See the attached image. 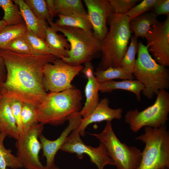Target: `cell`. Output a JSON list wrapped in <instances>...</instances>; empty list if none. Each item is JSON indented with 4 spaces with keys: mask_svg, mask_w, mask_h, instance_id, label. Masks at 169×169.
I'll return each mask as SVG.
<instances>
[{
    "mask_svg": "<svg viewBox=\"0 0 169 169\" xmlns=\"http://www.w3.org/2000/svg\"><path fill=\"white\" fill-rule=\"evenodd\" d=\"M27 30L25 23L4 27L0 31V49H4L12 40L24 36Z\"/></svg>",
    "mask_w": 169,
    "mask_h": 169,
    "instance_id": "obj_24",
    "label": "cell"
},
{
    "mask_svg": "<svg viewBox=\"0 0 169 169\" xmlns=\"http://www.w3.org/2000/svg\"><path fill=\"white\" fill-rule=\"evenodd\" d=\"M137 38L134 35L131 37L130 45L121 62V67L132 74L136 62L135 56L138 52Z\"/></svg>",
    "mask_w": 169,
    "mask_h": 169,
    "instance_id": "obj_28",
    "label": "cell"
},
{
    "mask_svg": "<svg viewBox=\"0 0 169 169\" xmlns=\"http://www.w3.org/2000/svg\"><path fill=\"white\" fill-rule=\"evenodd\" d=\"M105 146L116 169H138L142 152L137 147L122 143L116 136L111 121H106L103 131L99 133L90 134Z\"/></svg>",
    "mask_w": 169,
    "mask_h": 169,
    "instance_id": "obj_7",
    "label": "cell"
},
{
    "mask_svg": "<svg viewBox=\"0 0 169 169\" xmlns=\"http://www.w3.org/2000/svg\"><path fill=\"white\" fill-rule=\"evenodd\" d=\"M7 99L9 102L12 112L15 119L20 135L22 132L21 114L23 103L18 100Z\"/></svg>",
    "mask_w": 169,
    "mask_h": 169,
    "instance_id": "obj_35",
    "label": "cell"
},
{
    "mask_svg": "<svg viewBox=\"0 0 169 169\" xmlns=\"http://www.w3.org/2000/svg\"><path fill=\"white\" fill-rule=\"evenodd\" d=\"M8 136L4 132L0 133V169H7L9 167L13 169L23 168L17 156L11 153L10 150L7 149L3 145V141Z\"/></svg>",
    "mask_w": 169,
    "mask_h": 169,
    "instance_id": "obj_26",
    "label": "cell"
},
{
    "mask_svg": "<svg viewBox=\"0 0 169 169\" xmlns=\"http://www.w3.org/2000/svg\"><path fill=\"white\" fill-rule=\"evenodd\" d=\"M80 72L88 79L85 88L86 101L84 106L79 111L82 118L88 117L93 111L99 101V87L100 83L94 75L93 65L91 62L84 64Z\"/></svg>",
    "mask_w": 169,
    "mask_h": 169,
    "instance_id": "obj_15",
    "label": "cell"
},
{
    "mask_svg": "<svg viewBox=\"0 0 169 169\" xmlns=\"http://www.w3.org/2000/svg\"><path fill=\"white\" fill-rule=\"evenodd\" d=\"M44 125L39 123L33 125L20 135L16 142L17 156L23 167L26 169H45L39 156L42 149L39 137L44 129Z\"/></svg>",
    "mask_w": 169,
    "mask_h": 169,
    "instance_id": "obj_9",
    "label": "cell"
},
{
    "mask_svg": "<svg viewBox=\"0 0 169 169\" xmlns=\"http://www.w3.org/2000/svg\"><path fill=\"white\" fill-rule=\"evenodd\" d=\"M109 29L101 41V59L98 67L103 70L121 67L122 59L131 36L129 20L125 14L113 13L108 18Z\"/></svg>",
    "mask_w": 169,
    "mask_h": 169,
    "instance_id": "obj_2",
    "label": "cell"
},
{
    "mask_svg": "<svg viewBox=\"0 0 169 169\" xmlns=\"http://www.w3.org/2000/svg\"><path fill=\"white\" fill-rule=\"evenodd\" d=\"M78 127L68 136L60 150L64 151L75 153L79 159L83 157V154L87 155L91 162L98 169H104L107 165H114L112 159L109 157L104 144L100 142L97 147L85 144L80 137Z\"/></svg>",
    "mask_w": 169,
    "mask_h": 169,
    "instance_id": "obj_11",
    "label": "cell"
},
{
    "mask_svg": "<svg viewBox=\"0 0 169 169\" xmlns=\"http://www.w3.org/2000/svg\"><path fill=\"white\" fill-rule=\"evenodd\" d=\"M6 25H7V24L3 20H0V31Z\"/></svg>",
    "mask_w": 169,
    "mask_h": 169,
    "instance_id": "obj_39",
    "label": "cell"
},
{
    "mask_svg": "<svg viewBox=\"0 0 169 169\" xmlns=\"http://www.w3.org/2000/svg\"><path fill=\"white\" fill-rule=\"evenodd\" d=\"M21 120L22 129V134L26 132L33 125L39 123L37 108L29 104L23 103Z\"/></svg>",
    "mask_w": 169,
    "mask_h": 169,
    "instance_id": "obj_29",
    "label": "cell"
},
{
    "mask_svg": "<svg viewBox=\"0 0 169 169\" xmlns=\"http://www.w3.org/2000/svg\"><path fill=\"white\" fill-rule=\"evenodd\" d=\"M109 100L106 97L101 99L93 112L87 117L82 118L78 127L80 136L85 135V129L90 124L103 121H111L114 119H120L122 117L121 108L113 109L109 106Z\"/></svg>",
    "mask_w": 169,
    "mask_h": 169,
    "instance_id": "obj_16",
    "label": "cell"
},
{
    "mask_svg": "<svg viewBox=\"0 0 169 169\" xmlns=\"http://www.w3.org/2000/svg\"><path fill=\"white\" fill-rule=\"evenodd\" d=\"M145 38L148 50L157 63L169 66V16L163 21L157 20L151 27Z\"/></svg>",
    "mask_w": 169,
    "mask_h": 169,
    "instance_id": "obj_12",
    "label": "cell"
},
{
    "mask_svg": "<svg viewBox=\"0 0 169 169\" xmlns=\"http://www.w3.org/2000/svg\"><path fill=\"white\" fill-rule=\"evenodd\" d=\"M157 17L152 12H148L133 18L129 24L131 32L137 38H144L151 26L158 20Z\"/></svg>",
    "mask_w": 169,
    "mask_h": 169,
    "instance_id": "obj_21",
    "label": "cell"
},
{
    "mask_svg": "<svg viewBox=\"0 0 169 169\" xmlns=\"http://www.w3.org/2000/svg\"><path fill=\"white\" fill-rule=\"evenodd\" d=\"M29 6L34 14L40 20L46 21H52L48 10L47 5L45 0H24Z\"/></svg>",
    "mask_w": 169,
    "mask_h": 169,
    "instance_id": "obj_32",
    "label": "cell"
},
{
    "mask_svg": "<svg viewBox=\"0 0 169 169\" xmlns=\"http://www.w3.org/2000/svg\"><path fill=\"white\" fill-rule=\"evenodd\" d=\"M94 75L100 84L115 79L123 80L134 79L133 75L128 73L121 67H109L103 70L98 67L94 72Z\"/></svg>",
    "mask_w": 169,
    "mask_h": 169,
    "instance_id": "obj_23",
    "label": "cell"
},
{
    "mask_svg": "<svg viewBox=\"0 0 169 169\" xmlns=\"http://www.w3.org/2000/svg\"><path fill=\"white\" fill-rule=\"evenodd\" d=\"M161 0H144L135 5L125 14L128 17L129 22L133 18L144 13L151 11L152 9Z\"/></svg>",
    "mask_w": 169,
    "mask_h": 169,
    "instance_id": "obj_33",
    "label": "cell"
},
{
    "mask_svg": "<svg viewBox=\"0 0 169 169\" xmlns=\"http://www.w3.org/2000/svg\"><path fill=\"white\" fill-rule=\"evenodd\" d=\"M47 21L56 32L59 31L63 33L69 43L70 49L67 51L68 57L61 59L67 64L79 66L101 57V41L95 36L93 31L59 26L51 20Z\"/></svg>",
    "mask_w": 169,
    "mask_h": 169,
    "instance_id": "obj_4",
    "label": "cell"
},
{
    "mask_svg": "<svg viewBox=\"0 0 169 169\" xmlns=\"http://www.w3.org/2000/svg\"><path fill=\"white\" fill-rule=\"evenodd\" d=\"M55 23L59 26H67L93 31L92 27L86 13H75L68 15H58Z\"/></svg>",
    "mask_w": 169,
    "mask_h": 169,
    "instance_id": "obj_22",
    "label": "cell"
},
{
    "mask_svg": "<svg viewBox=\"0 0 169 169\" xmlns=\"http://www.w3.org/2000/svg\"><path fill=\"white\" fill-rule=\"evenodd\" d=\"M24 36L38 55H53L52 51L45 41L31 31L27 30Z\"/></svg>",
    "mask_w": 169,
    "mask_h": 169,
    "instance_id": "obj_30",
    "label": "cell"
},
{
    "mask_svg": "<svg viewBox=\"0 0 169 169\" xmlns=\"http://www.w3.org/2000/svg\"><path fill=\"white\" fill-rule=\"evenodd\" d=\"M82 96L74 87L60 92L47 94L37 108L39 123L58 125L63 124L81 110Z\"/></svg>",
    "mask_w": 169,
    "mask_h": 169,
    "instance_id": "obj_3",
    "label": "cell"
},
{
    "mask_svg": "<svg viewBox=\"0 0 169 169\" xmlns=\"http://www.w3.org/2000/svg\"><path fill=\"white\" fill-rule=\"evenodd\" d=\"M95 36L101 41L108 32L107 20L114 11L108 0H84Z\"/></svg>",
    "mask_w": 169,
    "mask_h": 169,
    "instance_id": "obj_13",
    "label": "cell"
},
{
    "mask_svg": "<svg viewBox=\"0 0 169 169\" xmlns=\"http://www.w3.org/2000/svg\"><path fill=\"white\" fill-rule=\"evenodd\" d=\"M150 12L157 16L161 15H166V16H169V0H161Z\"/></svg>",
    "mask_w": 169,
    "mask_h": 169,
    "instance_id": "obj_36",
    "label": "cell"
},
{
    "mask_svg": "<svg viewBox=\"0 0 169 169\" xmlns=\"http://www.w3.org/2000/svg\"><path fill=\"white\" fill-rule=\"evenodd\" d=\"M51 169H60L59 167L57 166H56L55 165Z\"/></svg>",
    "mask_w": 169,
    "mask_h": 169,
    "instance_id": "obj_40",
    "label": "cell"
},
{
    "mask_svg": "<svg viewBox=\"0 0 169 169\" xmlns=\"http://www.w3.org/2000/svg\"><path fill=\"white\" fill-rule=\"evenodd\" d=\"M48 10L51 17L53 18L56 15L54 6V0H46Z\"/></svg>",
    "mask_w": 169,
    "mask_h": 169,
    "instance_id": "obj_37",
    "label": "cell"
},
{
    "mask_svg": "<svg viewBox=\"0 0 169 169\" xmlns=\"http://www.w3.org/2000/svg\"><path fill=\"white\" fill-rule=\"evenodd\" d=\"M5 70L6 69L5 65L2 59L0 57V74L4 76Z\"/></svg>",
    "mask_w": 169,
    "mask_h": 169,
    "instance_id": "obj_38",
    "label": "cell"
},
{
    "mask_svg": "<svg viewBox=\"0 0 169 169\" xmlns=\"http://www.w3.org/2000/svg\"><path fill=\"white\" fill-rule=\"evenodd\" d=\"M144 88L143 84L136 79L124 80L121 81H115L113 80H108L99 84V91L102 93H109L116 90H122L133 93L137 101H141V93Z\"/></svg>",
    "mask_w": 169,
    "mask_h": 169,
    "instance_id": "obj_19",
    "label": "cell"
},
{
    "mask_svg": "<svg viewBox=\"0 0 169 169\" xmlns=\"http://www.w3.org/2000/svg\"><path fill=\"white\" fill-rule=\"evenodd\" d=\"M115 13L125 14L141 0H108Z\"/></svg>",
    "mask_w": 169,
    "mask_h": 169,
    "instance_id": "obj_34",
    "label": "cell"
},
{
    "mask_svg": "<svg viewBox=\"0 0 169 169\" xmlns=\"http://www.w3.org/2000/svg\"><path fill=\"white\" fill-rule=\"evenodd\" d=\"M44 68L43 83L46 91L60 92L72 88L71 82L83 67L82 65H70L62 59L57 58Z\"/></svg>",
    "mask_w": 169,
    "mask_h": 169,
    "instance_id": "obj_10",
    "label": "cell"
},
{
    "mask_svg": "<svg viewBox=\"0 0 169 169\" xmlns=\"http://www.w3.org/2000/svg\"><path fill=\"white\" fill-rule=\"evenodd\" d=\"M1 132V127H0V133Z\"/></svg>",
    "mask_w": 169,
    "mask_h": 169,
    "instance_id": "obj_41",
    "label": "cell"
},
{
    "mask_svg": "<svg viewBox=\"0 0 169 169\" xmlns=\"http://www.w3.org/2000/svg\"><path fill=\"white\" fill-rule=\"evenodd\" d=\"M148 48L141 41L138 42V55L132 74L143 85V95L151 99L160 90L169 89V71L167 67L156 62Z\"/></svg>",
    "mask_w": 169,
    "mask_h": 169,
    "instance_id": "obj_5",
    "label": "cell"
},
{
    "mask_svg": "<svg viewBox=\"0 0 169 169\" xmlns=\"http://www.w3.org/2000/svg\"><path fill=\"white\" fill-rule=\"evenodd\" d=\"M0 8L4 11L3 18L7 25H13L24 23L18 6L11 0H0Z\"/></svg>",
    "mask_w": 169,
    "mask_h": 169,
    "instance_id": "obj_25",
    "label": "cell"
},
{
    "mask_svg": "<svg viewBox=\"0 0 169 169\" xmlns=\"http://www.w3.org/2000/svg\"><path fill=\"white\" fill-rule=\"evenodd\" d=\"M54 3L57 15L86 13L81 0H54Z\"/></svg>",
    "mask_w": 169,
    "mask_h": 169,
    "instance_id": "obj_27",
    "label": "cell"
},
{
    "mask_svg": "<svg viewBox=\"0 0 169 169\" xmlns=\"http://www.w3.org/2000/svg\"><path fill=\"white\" fill-rule=\"evenodd\" d=\"M45 41L57 58L68 57L67 51L70 49V44L64 35L58 34L50 26L47 28Z\"/></svg>",
    "mask_w": 169,
    "mask_h": 169,
    "instance_id": "obj_20",
    "label": "cell"
},
{
    "mask_svg": "<svg viewBox=\"0 0 169 169\" xmlns=\"http://www.w3.org/2000/svg\"><path fill=\"white\" fill-rule=\"evenodd\" d=\"M144 131L135 138L145 145L138 169H169V133L166 125L145 126Z\"/></svg>",
    "mask_w": 169,
    "mask_h": 169,
    "instance_id": "obj_6",
    "label": "cell"
},
{
    "mask_svg": "<svg viewBox=\"0 0 169 169\" xmlns=\"http://www.w3.org/2000/svg\"><path fill=\"white\" fill-rule=\"evenodd\" d=\"M7 71L5 81L0 75V95L37 108L47 94L43 83L45 65L57 58L52 55L23 54L0 49Z\"/></svg>",
    "mask_w": 169,
    "mask_h": 169,
    "instance_id": "obj_1",
    "label": "cell"
},
{
    "mask_svg": "<svg viewBox=\"0 0 169 169\" xmlns=\"http://www.w3.org/2000/svg\"><path fill=\"white\" fill-rule=\"evenodd\" d=\"M82 118L79 112L73 115L68 120V126L61 133L60 136L56 140H49L42 133L40 135L39 139L43 155L46 159L45 169H51L55 166L54 158L56 154L64 144L70 133L79 126Z\"/></svg>",
    "mask_w": 169,
    "mask_h": 169,
    "instance_id": "obj_14",
    "label": "cell"
},
{
    "mask_svg": "<svg viewBox=\"0 0 169 169\" xmlns=\"http://www.w3.org/2000/svg\"><path fill=\"white\" fill-rule=\"evenodd\" d=\"M4 49L20 54L38 55L24 36L12 40L5 46Z\"/></svg>",
    "mask_w": 169,
    "mask_h": 169,
    "instance_id": "obj_31",
    "label": "cell"
},
{
    "mask_svg": "<svg viewBox=\"0 0 169 169\" xmlns=\"http://www.w3.org/2000/svg\"><path fill=\"white\" fill-rule=\"evenodd\" d=\"M0 125L1 131L17 140L19 137L15 119L8 100L0 95Z\"/></svg>",
    "mask_w": 169,
    "mask_h": 169,
    "instance_id": "obj_18",
    "label": "cell"
},
{
    "mask_svg": "<svg viewBox=\"0 0 169 169\" xmlns=\"http://www.w3.org/2000/svg\"><path fill=\"white\" fill-rule=\"evenodd\" d=\"M169 113V93L166 90L159 91L154 103L143 110H130L125 116V122L136 133L142 128H158L166 125Z\"/></svg>",
    "mask_w": 169,
    "mask_h": 169,
    "instance_id": "obj_8",
    "label": "cell"
},
{
    "mask_svg": "<svg viewBox=\"0 0 169 169\" xmlns=\"http://www.w3.org/2000/svg\"><path fill=\"white\" fill-rule=\"evenodd\" d=\"M13 1L18 6L27 30L31 31L45 41L46 31L48 26L47 21L39 19L24 0Z\"/></svg>",
    "mask_w": 169,
    "mask_h": 169,
    "instance_id": "obj_17",
    "label": "cell"
}]
</instances>
